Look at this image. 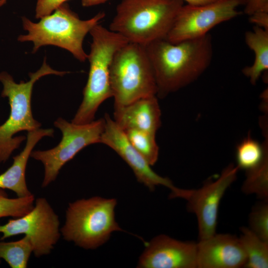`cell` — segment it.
Instances as JSON below:
<instances>
[{
  "instance_id": "obj_1",
  "label": "cell",
  "mask_w": 268,
  "mask_h": 268,
  "mask_svg": "<svg viewBox=\"0 0 268 268\" xmlns=\"http://www.w3.org/2000/svg\"><path fill=\"white\" fill-rule=\"evenodd\" d=\"M154 72L160 98L191 84L207 69L213 56L212 37L172 43L166 39L144 46Z\"/></svg>"
},
{
  "instance_id": "obj_2",
  "label": "cell",
  "mask_w": 268,
  "mask_h": 268,
  "mask_svg": "<svg viewBox=\"0 0 268 268\" xmlns=\"http://www.w3.org/2000/svg\"><path fill=\"white\" fill-rule=\"evenodd\" d=\"M184 4L182 0H122L109 29L145 46L166 38Z\"/></svg>"
},
{
  "instance_id": "obj_3",
  "label": "cell",
  "mask_w": 268,
  "mask_h": 268,
  "mask_svg": "<svg viewBox=\"0 0 268 268\" xmlns=\"http://www.w3.org/2000/svg\"><path fill=\"white\" fill-rule=\"evenodd\" d=\"M105 16L104 12H99L90 19L81 20L64 3L38 22L22 17L23 28L27 34L20 35L17 40L32 42L33 53L41 47L52 45L68 51L76 59L84 62L88 56L83 48L84 39Z\"/></svg>"
},
{
  "instance_id": "obj_4",
  "label": "cell",
  "mask_w": 268,
  "mask_h": 268,
  "mask_svg": "<svg viewBox=\"0 0 268 268\" xmlns=\"http://www.w3.org/2000/svg\"><path fill=\"white\" fill-rule=\"evenodd\" d=\"M92 37L89 54L88 79L83 90V99L71 121L84 124L94 121L100 105L112 97L110 69L118 50L129 41L121 34L98 24L89 32Z\"/></svg>"
},
{
  "instance_id": "obj_5",
  "label": "cell",
  "mask_w": 268,
  "mask_h": 268,
  "mask_svg": "<svg viewBox=\"0 0 268 268\" xmlns=\"http://www.w3.org/2000/svg\"><path fill=\"white\" fill-rule=\"evenodd\" d=\"M115 199L95 196L68 204L61 228L66 241L87 250L102 246L115 231H123L115 218Z\"/></svg>"
},
{
  "instance_id": "obj_6",
  "label": "cell",
  "mask_w": 268,
  "mask_h": 268,
  "mask_svg": "<svg viewBox=\"0 0 268 268\" xmlns=\"http://www.w3.org/2000/svg\"><path fill=\"white\" fill-rule=\"evenodd\" d=\"M68 71L53 69L44 58L41 67L35 72L29 73L27 81L16 83L12 76L6 71L0 72V82L3 85L1 96L7 97L10 112L7 120L0 126V162L6 161L12 152L18 148L24 136L13 137L20 131L35 130L41 124L32 116L31 106V95L34 83L42 77L54 74L63 76Z\"/></svg>"
},
{
  "instance_id": "obj_7",
  "label": "cell",
  "mask_w": 268,
  "mask_h": 268,
  "mask_svg": "<svg viewBox=\"0 0 268 268\" xmlns=\"http://www.w3.org/2000/svg\"><path fill=\"white\" fill-rule=\"evenodd\" d=\"M110 83L114 108L157 96L154 72L144 46L128 42L117 51L110 67Z\"/></svg>"
},
{
  "instance_id": "obj_8",
  "label": "cell",
  "mask_w": 268,
  "mask_h": 268,
  "mask_svg": "<svg viewBox=\"0 0 268 268\" xmlns=\"http://www.w3.org/2000/svg\"><path fill=\"white\" fill-rule=\"evenodd\" d=\"M104 118L84 124L69 123L58 118L54 126L62 133L59 144L47 150L32 151L30 156L40 161L44 167L42 187H46L56 179L63 166L86 146L100 142L105 128Z\"/></svg>"
},
{
  "instance_id": "obj_9",
  "label": "cell",
  "mask_w": 268,
  "mask_h": 268,
  "mask_svg": "<svg viewBox=\"0 0 268 268\" xmlns=\"http://www.w3.org/2000/svg\"><path fill=\"white\" fill-rule=\"evenodd\" d=\"M1 240L25 234L30 240L33 253L39 258L51 253L61 235L58 215L48 201L37 199L33 208L24 215L0 225Z\"/></svg>"
},
{
  "instance_id": "obj_10",
  "label": "cell",
  "mask_w": 268,
  "mask_h": 268,
  "mask_svg": "<svg viewBox=\"0 0 268 268\" xmlns=\"http://www.w3.org/2000/svg\"><path fill=\"white\" fill-rule=\"evenodd\" d=\"M246 0H217L202 5L184 4L166 39L172 43L204 36L216 25L240 14Z\"/></svg>"
},
{
  "instance_id": "obj_11",
  "label": "cell",
  "mask_w": 268,
  "mask_h": 268,
  "mask_svg": "<svg viewBox=\"0 0 268 268\" xmlns=\"http://www.w3.org/2000/svg\"><path fill=\"white\" fill-rule=\"evenodd\" d=\"M238 170L237 166L231 164L215 181L207 182L198 189L182 190L179 198L187 201L188 210L196 215L199 240L216 233L220 202L236 179Z\"/></svg>"
},
{
  "instance_id": "obj_12",
  "label": "cell",
  "mask_w": 268,
  "mask_h": 268,
  "mask_svg": "<svg viewBox=\"0 0 268 268\" xmlns=\"http://www.w3.org/2000/svg\"><path fill=\"white\" fill-rule=\"evenodd\" d=\"M104 119L105 128L100 142L115 151L132 169L137 180L150 191L162 185L171 190L170 195L176 193L179 188L169 179L159 175L152 169L151 166L130 143L124 131L107 113Z\"/></svg>"
},
{
  "instance_id": "obj_13",
  "label": "cell",
  "mask_w": 268,
  "mask_h": 268,
  "mask_svg": "<svg viewBox=\"0 0 268 268\" xmlns=\"http://www.w3.org/2000/svg\"><path fill=\"white\" fill-rule=\"evenodd\" d=\"M144 244L137 268H197V243L181 241L161 234Z\"/></svg>"
},
{
  "instance_id": "obj_14",
  "label": "cell",
  "mask_w": 268,
  "mask_h": 268,
  "mask_svg": "<svg viewBox=\"0 0 268 268\" xmlns=\"http://www.w3.org/2000/svg\"><path fill=\"white\" fill-rule=\"evenodd\" d=\"M246 261L240 240L234 235L215 233L197 243L198 268H239Z\"/></svg>"
},
{
  "instance_id": "obj_15",
  "label": "cell",
  "mask_w": 268,
  "mask_h": 268,
  "mask_svg": "<svg viewBox=\"0 0 268 268\" xmlns=\"http://www.w3.org/2000/svg\"><path fill=\"white\" fill-rule=\"evenodd\" d=\"M114 121L123 131L136 129L156 134L161 126V111L156 95L141 98L114 108Z\"/></svg>"
},
{
  "instance_id": "obj_16",
  "label": "cell",
  "mask_w": 268,
  "mask_h": 268,
  "mask_svg": "<svg viewBox=\"0 0 268 268\" xmlns=\"http://www.w3.org/2000/svg\"><path fill=\"white\" fill-rule=\"evenodd\" d=\"M54 132L52 129H38L28 132L25 147L18 155L13 157L12 165L0 175V189L10 190L18 197L32 195L28 189L25 179L28 158L37 143L44 136H53Z\"/></svg>"
},
{
  "instance_id": "obj_17",
  "label": "cell",
  "mask_w": 268,
  "mask_h": 268,
  "mask_svg": "<svg viewBox=\"0 0 268 268\" xmlns=\"http://www.w3.org/2000/svg\"><path fill=\"white\" fill-rule=\"evenodd\" d=\"M245 42L253 51L255 60L251 66L245 67L242 71L250 83L255 85L262 73L268 70V30L254 26L252 30L246 32Z\"/></svg>"
},
{
  "instance_id": "obj_18",
  "label": "cell",
  "mask_w": 268,
  "mask_h": 268,
  "mask_svg": "<svg viewBox=\"0 0 268 268\" xmlns=\"http://www.w3.org/2000/svg\"><path fill=\"white\" fill-rule=\"evenodd\" d=\"M239 239L244 250L247 268H268V242L256 235L249 228L242 227Z\"/></svg>"
},
{
  "instance_id": "obj_19",
  "label": "cell",
  "mask_w": 268,
  "mask_h": 268,
  "mask_svg": "<svg viewBox=\"0 0 268 268\" xmlns=\"http://www.w3.org/2000/svg\"><path fill=\"white\" fill-rule=\"evenodd\" d=\"M268 154V139L261 144L249 135L236 147V166L239 169L250 170L258 166Z\"/></svg>"
},
{
  "instance_id": "obj_20",
  "label": "cell",
  "mask_w": 268,
  "mask_h": 268,
  "mask_svg": "<svg viewBox=\"0 0 268 268\" xmlns=\"http://www.w3.org/2000/svg\"><path fill=\"white\" fill-rule=\"evenodd\" d=\"M33 247L30 239H22L8 242H0V260L3 259L11 268H27Z\"/></svg>"
},
{
  "instance_id": "obj_21",
  "label": "cell",
  "mask_w": 268,
  "mask_h": 268,
  "mask_svg": "<svg viewBox=\"0 0 268 268\" xmlns=\"http://www.w3.org/2000/svg\"><path fill=\"white\" fill-rule=\"evenodd\" d=\"M124 132L132 145L151 166L154 165L159 156L156 134L136 129H128Z\"/></svg>"
},
{
  "instance_id": "obj_22",
  "label": "cell",
  "mask_w": 268,
  "mask_h": 268,
  "mask_svg": "<svg viewBox=\"0 0 268 268\" xmlns=\"http://www.w3.org/2000/svg\"><path fill=\"white\" fill-rule=\"evenodd\" d=\"M246 172L242 191L247 195L255 194L263 201H268V154L258 166Z\"/></svg>"
},
{
  "instance_id": "obj_23",
  "label": "cell",
  "mask_w": 268,
  "mask_h": 268,
  "mask_svg": "<svg viewBox=\"0 0 268 268\" xmlns=\"http://www.w3.org/2000/svg\"><path fill=\"white\" fill-rule=\"evenodd\" d=\"M0 189V217L18 218L29 212L34 207V196L9 198L6 193Z\"/></svg>"
},
{
  "instance_id": "obj_24",
  "label": "cell",
  "mask_w": 268,
  "mask_h": 268,
  "mask_svg": "<svg viewBox=\"0 0 268 268\" xmlns=\"http://www.w3.org/2000/svg\"><path fill=\"white\" fill-rule=\"evenodd\" d=\"M249 229L261 239L268 242V204L267 201L253 207L249 216Z\"/></svg>"
},
{
  "instance_id": "obj_25",
  "label": "cell",
  "mask_w": 268,
  "mask_h": 268,
  "mask_svg": "<svg viewBox=\"0 0 268 268\" xmlns=\"http://www.w3.org/2000/svg\"><path fill=\"white\" fill-rule=\"evenodd\" d=\"M68 0H37L35 17L41 18L51 14L56 9Z\"/></svg>"
},
{
  "instance_id": "obj_26",
  "label": "cell",
  "mask_w": 268,
  "mask_h": 268,
  "mask_svg": "<svg viewBox=\"0 0 268 268\" xmlns=\"http://www.w3.org/2000/svg\"><path fill=\"white\" fill-rule=\"evenodd\" d=\"M244 11L249 16L259 11L268 12V0H246Z\"/></svg>"
},
{
  "instance_id": "obj_27",
  "label": "cell",
  "mask_w": 268,
  "mask_h": 268,
  "mask_svg": "<svg viewBox=\"0 0 268 268\" xmlns=\"http://www.w3.org/2000/svg\"><path fill=\"white\" fill-rule=\"evenodd\" d=\"M249 21L254 26L268 30V12L259 11L251 14Z\"/></svg>"
},
{
  "instance_id": "obj_28",
  "label": "cell",
  "mask_w": 268,
  "mask_h": 268,
  "mask_svg": "<svg viewBox=\"0 0 268 268\" xmlns=\"http://www.w3.org/2000/svg\"><path fill=\"white\" fill-rule=\"evenodd\" d=\"M191 5H202L214 2L217 0H182Z\"/></svg>"
},
{
  "instance_id": "obj_29",
  "label": "cell",
  "mask_w": 268,
  "mask_h": 268,
  "mask_svg": "<svg viewBox=\"0 0 268 268\" xmlns=\"http://www.w3.org/2000/svg\"><path fill=\"white\" fill-rule=\"evenodd\" d=\"M109 0H81L83 6L88 7L96 5L107 2Z\"/></svg>"
},
{
  "instance_id": "obj_30",
  "label": "cell",
  "mask_w": 268,
  "mask_h": 268,
  "mask_svg": "<svg viewBox=\"0 0 268 268\" xmlns=\"http://www.w3.org/2000/svg\"><path fill=\"white\" fill-rule=\"evenodd\" d=\"M7 0H0V7L6 3Z\"/></svg>"
}]
</instances>
